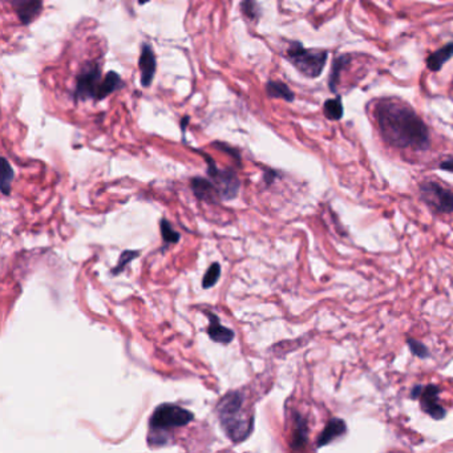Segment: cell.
Masks as SVG:
<instances>
[{
	"label": "cell",
	"mask_w": 453,
	"mask_h": 453,
	"mask_svg": "<svg viewBox=\"0 0 453 453\" xmlns=\"http://www.w3.org/2000/svg\"><path fill=\"white\" fill-rule=\"evenodd\" d=\"M440 388L437 386H416L411 392L412 399L420 402L422 411L430 415L435 420H442L445 417V410L439 402Z\"/></svg>",
	"instance_id": "obj_8"
},
{
	"label": "cell",
	"mask_w": 453,
	"mask_h": 453,
	"mask_svg": "<svg viewBox=\"0 0 453 453\" xmlns=\"http://www.w3.org/2000/svg\"><path fill=\"white\" fill-rule=\"evenodd\" d=\"M286 58L302 75H305L306 77L317 79L324 70L329 53L318 50H307L300 43L295 41L290 44L286 51Z\"/></svg>",
	"instance_id": "obj_3"
},
{
	"label": "cell",
	"mask_w": 453,
	"mask_h": 453,
	"mask_svg": "<svg viewBox=\"0 0 453 453\" xmlns=\"http://www.w3.org/2000/svg\"><path fill=\"white\" fill-rule=\"evenodd\" d=\"M209 318V326H207V334L209 338L221 344H229L234 339V331L227 329L219 323V320L217 318L216 314H207Z\"/></svg>",
	"instance_id": "obj_11"
},
{
	"label": "cell",
	"mask_w": 453,
	"mask_h": 453,
	"mask_svg": "<svg viewBox=\"0 0 453 453\" xmlns=\"http://www.w3.org/2000/svg\"><path fill=\"white\" fill-rule=\"evenodd\" d=\"M195 419V415L175 404H161L151 417V432L165 433L169 430L185 427Z\"/></svg>",
	"instance_id": "obj_4"
},
{
	"label": "cell",
	"mask_w": 453,
	"mask_h": 453,
	"mask_svg": "<svg viewBox=\"0 0 453 453\" xmlns=\"http://www.w3.org/2000/svg\"><path fill=\"white\" fill-rule=\"evenodd\" d=\"M187 124H189V117H184L182 121H181V129H182V132H185V128Z\"/></svg>",
	"instance_id": "obj_28"
},
{
	"label": "cell",
	"mask_w": 453,
	"mask_h": 453,
	"mask_svg": "<svg viewBox=\"0 0 453 453\" xmlns=\"http://www.w3.org/2000/svg\"><path fill=\"white\" fill-rule=\"evenodd\" d=\"M346 431H347V425H346V422H343L342 419H331V420L326 424L324 430L320 433V437H318V440H317V447L320 448V447L327 445V444L331 443L332 440H335V439H338L340 436H343V435L346 433Z\"/></svg>",
	"instance_id": "obj_12"
},
{
	"label": "cell",
	"mask_w": 453,
	"mask_h": 453,
	"mask_svg": "<svg viewBox=\"0 0 453 453\" xmlns=\"http://www.w3.org/2000/svg\"><path fill=\"white\" fill-rule=\"evenodd\" d=\"M207 163V173L212 177L213 184L216 185L218 190V196L222 200L230 201L236 198L239 192V178L231 169H218L214 160H212L207 155H204Z\"/></svg>",
	"instance_id": "obj_6"
},
{
	"label": "cell",
	"mask_w": 453,
	"mask_h": 453,
	"mask_svg": "<svg viewBox=\"0 0 453 453\" xmlns=\"http://www.w3.org/2000/svg\"><path fill=\"white\" fill-rule=\"evenodd\" d=\"M453 56V43L447 44L443 48H440L439 51L433 52L428 59H427V67L432 71L437 72L439 70H442L445 62H448Z\"/></svg>",
	"instance_id": "obj_15"
},
{
	"label": "cell",
	"mask_w": 453,
	"mask_h": 453,
	"mask_svg": "<svg viewBox=\"0 0 453 453\" xmlns=\"http://www.w3.org/2000/svg\"><path fill=\"white\" fill-rule=\"evenodd\" d=\"M241 11L250 21H256L258 16L257 1L256 0H242Z\"/></svg>",
	"instance_id": "obj_25"
},
{
	"label": "cell",
	"mask_w": 453,
	"mask_h": 453,
	"mask_svg": "<svg viewBox=\"0 0 453 453\" xmlns=\"http://www.w3.org/2000/svg\"><path fill=\"white\" fill-rule=\"evenodd\" d=\"M266 93L271 99H282L285 102H294L295 94L285 82L271 80L266 84Z\"/></svg>",
	"instance_id": "obj_16"
},
{
	"label": "cell",
	"mask_w": 453,
	"mask_h": 453,
	"mask_svg": "<svg viewBox=\"0 0 453 453\" xmlns=\"http://www.w3.org/2000/svg\"><path fill=\"white\" fill-rule=\"evenodd\" d=\"M323 112L329 120H340L343 117V104L342 97L338 96L335 99L327 100L323 107Z\"/></svg>",
	"instance_id": "obj_20"
},
{
	"label": "cell",
	"mask_w": 453,
	"mask_h": 453,
	"mask_svg": "<svg viewBox=\"0 0 453 453\" xmlns=\"http://www.w3.org/2000/svg\"><path fill=\"white\" fill-rule=\"evenodd\" d=\"M307 436H309L307 422L300 415H295V428H294L291 447L294 449H299V448L305 447L307 443Z\"/></svg>",
	"instance_id": "obj_17"
},
{
	"label": "cell",
	"mask_w": 453,
	"mask_h": 453,
	"mask_svg": "<svg viewBox=\"0 0 453 453\" xmlns=\"http://www.w3.org/2000/svg\"><path fill=\"white\" fill-rule=\"evenodd\" d=\"M138 70H140V82L144 88H149L155 79L157 71V60L155 51L151 44L144 43L141 47V53L138 58Z\"/></svg>",
	"instance_id": "obj_9"
},
{
	"label": "cell",
	"mask_w": 453,
	"mask_h": 453,
	"mask_svg": "<svg viewBox=\"0 0 453 453\" xmlns=\"http://www.w3.org/2000/svg\"><path fill=\"white\" fill-rule=\"evenodd\" d=\"M192 189L197 198L202 201H209V202L214 201V197L218 195L216 185L212 181L201 177H195L192 180Z\"/></svg>",
	"instance_id": "obj_13"
},
{
	"label": "cell",
	"mask_w": 453,
	"mask_h": 453,
	"mask_svg": "<svg viewBox=\"0 0 453 453\" xmlns=\"http://www.w3.org/2000/svg\"><path fill=\"white\" fill-rule=\"evenodd\" d=\"M149 1H151V0H138V4H140V6H144V4L149 3Z\"/></svg>",
	"instance_id": "obj_29"
},
{
	"label": "cell",
	"mask_w": 453,
	"mask_h": 453,
	"mask_svg": "<svg viewBox=\"0 0 453 453\" xmlns=\"http://www.w3.org/2000/svg\"><path fill=\"white\" fill-rule=\"evenodd\" d=\"M103 79L102 67L96 62H87L82 67L80 73L76 76V85L73 92L75 102H79V100L99 102Z\"/></svg>",
	"instance_id": "obj_5"
},
{
	"label": "cell",
	"mask_w": 453,
	"mask_h": 453,
	"mask_svg": "<svg viewBox=\"0 0 453 453\" xmlns=\"http://www.w3.org/2000/svg\"><path fill=\"white\" fill-rule=\"evenodd\" d=\"M219 277H221V266H219V263H213L210 268H207L205 277L202 279V288H213L219 280Z\"/></svg>",
	"instance_id": "obj_21"
},
{
	"label": "cell",
	"mask_w": 453,
	"mask_h": 453,
	"mask_svg": "<svg viewBox=\"0 0 453 453\" xmlns=\"http://www.w3.org/2000/svg\"><path fill=\"white\" fill-rule=\"evenodd\" d=\"M124 87L123 79L121 76L114 71H109L104 76L103 84L100 88V94H99V102H102L104 99H107L108 96H111L112 93L121 89Z\"/></svg>",
	"instance_id": "obj_14"
},
{
	"label": "cell",
	"mask_w": 453,
	"mask_h": 453,
	"mask_svg": "<svg viewBox=\"0 0 453 453\" xmlns=\"http://www.w3.org/2000/svg\"><path fill=\"white\" fill-rule=\"evenodd\" d=\"M420 196L428 206L433 207L439 213H453V192L442 185L427 181L420 185Z\"/></svg>",
	"instance_id": "obj_7"
},
{
	"label": "cell",
	"mask_w": 453,
	"mask_h": 453,
	"mask_svg": "<svg viewBox=\"0 0 453 453\" xmlns=\"http://www.w3.org/2000/svg\"><path fill=\"white\" fill-rule=\"evenodd\" d=\"M383 138L400 149L427 151L430 132L416 112L400 100H381L375 109Z\"/></svg>",
	"instance_id": "obj_1"
},
{
	"label": "cell",
	"mask_w": 453,
	"mask_h": 453,
	"mask_svg": "<svg viewBox=\"0 0 453 453\" xmlns=\"http://www.w3.org/2000/svg\"><path fill=\"white\" fill-rule=\"evenodd\" d=\"M13 169L11 166L7 158H1V178H0V187H1V193L4 196H9L11 193V184L13 181Z\"/></svg>",
	"instance_id": "obj_19"
},
{
	"label": "cell",
	"mask_w": 453,
	"mask_h": 453,
	"mask_svg": "<svg viewBox=\"0 0 453 453\" xmlns=\"http://www.w3.org/2000/svg\"><path fill=\"white\" fill-rule=\"evenodd\" d=\"M21 24L28 26L43 10V0H9Z\"/></svg>",
	"instance_id": "obj_10"
},
{
	"label": "cell",
	"mask_w": 453,
	"mask_h": 453,
	"mask_svg": "<svg viewBox=\"0 0 453 453\" xmlns=\"http://www.w3.org/2000/svg\"><path fill=\"white\" fill-rule=\"evenodd\" d=\"M214 146H217V148H219V149H221L222 152H226V153L233 155V157L236 155L238 160H239V155H238V152L237 151H236V149H233V148L227 146L226 144H222V143H216V144H214Z\"/></svg>",
	"instance_id": "obj_26"
},
{
	"label": "cell",
	"mask_w": 453,
	"mask_h": 453,
	"mask_svg": "<svg viewBox=\"0 0 453 453\" xmlns=\"http://www.w3.org/2000/svg\"><path fill=\"white\" fill-rule=\"evenodd\" d=\"M349 62H350V56H339V58H337V59L334 60L332 70H331V73H329V89H331L332 92H335V91H337V88H338V84H339L340 79V71H342V70H343V67H344V65H347Z\"/></svg>",
	"instance_id": "obj_18"
},
{
	"label": "cell",
	"mask_w": 453,
	"mask_h": 453,
	"mask_svg": "<svg viewBox=\"0 0 453 453\" xmlns=\"http://www.w3.org/2000/svg\"><path fill=\"white\" fill-rule=\"evenodd\" d=\"M138 256H140V253H138L137 250H124L123 253H121V256H120L119 262H117V266L112 270V274H114V275L120 274L124 268H125V266H126L128 263H131L134 258H137Z\"/></svg>",
	"instance_id": "obj_22"
},
{
	"label": "cell",
	"mask_w": 453,
	"mask_h": 453,
	"mask_svg": "<svg viewBox=\"0 0 453 453\" xmlns=\"http://www.w3.org/2000/svg\"><path fill=\"white\" fill-rule=\"evenodd\" d=\"M440 169H443V170H447V172H451V173H453V157L444 160L443 163L440 164Z\"/></svg>",
	"instance_id": "obj_27"
},
{
	"label": "cell",
	"mask_w": 453,
	"mask_h": 453,
	"mask_svg": "<svg viewBox=\"0 0 453 453\" xmlns=\"http://www.w3.org/2000/svg\"><path fill=\"white\" fill-rule=\"evenodd\" d=\"M161 236H163L165 244H177L181 238V236L175 231L166 219L161 221Z\"/></svg>",
	"instance_id": "obj_23"
},
{
	"label": "cell",
	"mask_w": 453,
	"mask_h": 453,
	"mask_svg": "<svg viewBox=\"0 0 453 453\" xmlns=\"http://www.w3.org/2000/svg\"><path fill=\"white\" fill-rule=\"evenodd\" d=\"M407 343H408V347L411 350L413 355L419 356V358H428L430 356V351L428 349L422 344L420 340L413 339V338H407Z\"/></svg>",
	"instance_id": "obj_24"
},
{
	"label": "cell",
	"mask_w": 453,
	"mask_h": 453,
	"mask_svg": "<svg viewBox=\"0 0 453 453\" xmlns=\"http://www.w3.org/2000/svg\"><path fill=\"white\" fill-rule=\"evenodd\" d=\"M242 404L244 396L241 392H229L217 407L222 428L227 437L234 443L244 442L253 431V419L246 420L241 417Z\"/></svg>",
	"instance_id": "obj_2"
}]
</instances>
